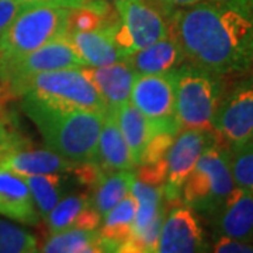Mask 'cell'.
<instances>
[{"label":"cell","instance_id":"obj_3","mask_svg":"<svg viewBox=\"0 0 253 253\" xmlns=\"http://www.w3.org/2000/svg\"><path fill=\"white\" fill-rule=\"evenodd\" d=\"M71 10L44 4H28L21 10L0 38V75L23 56L66 36Z\"/></svg>","mask_w":253,"mask_h":253},{"label":"cell","instance_id":"obj_19","mask_svg":"<svg viewBox=\"0 0 253 253\" xmlns=\"http://www.w3.org/2000/svg\"><path fill=\"white\" fill-rule=\"evenodd\" d=\"M44 219L48 224L49 234L79 228L97 229L101 222V217L93 207L90 196L87 194L65 196Z\"/></svg>","mask_w":253,"mask_h":253},{"label":"cell","instance_id":"obj_33","mask_svg":"<svg viewBox=\"0 0 253 253\" xmlns=\"http://www.w3.org/2000/svg\"><path fill=\"white\" fill-rule=\"evenodd\" d=\"M159 4H162L163 9L166 10V13L170 16L174 9H180V7H187V6H193L201 1H207V0H158Z\"/></svg>","mask_w":253,"mask_h":253},{"label":"cell","instance_id":"obj_20","mask_svg":"<svg viewBox=\"0 0 253 253\" xmlns=\"http://www.w3.org/2000/svg\"><path fill=\"white\" fill-rule=\"evenodd\" d=\"M94 165L103 173L134 170L135 168L128 145L120 131L114 111H107L104 114L97 141V154Z\"/></svg>","mask_w":253,"mask_h":253},{"label":"cell","instance_id":"obj_26","mask_svg":"<svg viewBox=\"0 0 253 253\" xmlns=\"http://www.w3.org/2000/svg\"><path fill=\"white\" fill-rule=\"evenodd\" d=\"M136 177L134 170H117L104 173L96 184L91 204L103 218L111 208L131 193L132 181Z\"/></svg>","mask_w":253,"mask_h":253},{"label":"cell","instance_id":"obj_9","mask_svg":"<svg viewBox=\"0 0 253 253\" xmlns=\"http://www.w3.org/2000/svg\"><path fill=\"white\" fill-rule=\"evenodd\" d=\"M114 3L120 18L117 40L126 56L170 33L168 20L146 0H114Z\"/></svg>","mask_w":253,"mask_h":253},{"label":"cell","instance_id":"obj_35","mask_svg":"<svg viewBox=\"0 0 253 253\" xmlns=\"http://www.w3.org/2000/svg\"><path fill=\"white\" fill-rule=\"evenodd\" d=\"M89 1H91V0H89Z\"/></svg>","mask_w":253,"mask_h":253},{"label":"cell","instance_id":"obj_29","mask_svg":"<svg viewBox=\"0 0 253 253\" xmlns=\"http://www.w3.org/2000/svg\"><path fill=\"white\" fill-rule=\"evenodd\" d=\"M27 138L20 135L17 131L14 129V126L11 123V118L4 111L1 103H0V151L4 149V148L13 146V145L27 142Z\"/></svg>","mask_w":253,"mask_h":253},{"label":"cell","instance_id":"obj_30","mask_svg":"<svg viewBox=\"0 0 253 253\" xmlns=\"http://www.w3.org/2000/svg\"><path fill=\"white\" fill-rule=\"evenodd\" d=\"M211 252L217 253H253V244L244 242L235 238L214 234Z\"/></svg>","mask_w":253,"mask_h":253},{"label":"cell","instance_id":"obj_14","mask_svg":"<svg viewBox=\"0 0 253 253\" xmlns=\"http://www.w3.org/2000/svg\"><path fill=\"white\" fill-rule=\"evenodd\" d=\"M79 165L48 148L33 149L28 141L0 151V166L23 177L48 173H73Z\"/></svg>","mask_w":253,"mask_h":253},{"label":"cell","instance_id":"obj_5","mask_svg":"<svg viewBox=\"0 0 253 253\" xmlns=\"http://www.w3.org/2000/svg\"><path fill=\"white\" fill-rule=\"evenodd\" d=\"M174 117L183 128H211L224 96L222 76L184 62L174 69Z\"/></svg>","mask_w":253,"mask_h":253},{"label":"cell","instance_id":"obj_21","mask_svg":"<svg viewBox=\"0 0 253 253\" xmlns=\"http://www.w3.org/2000/svg\"><path fill=\"white\" fill-rule=\"evenodd\" d=\"M126 61L138 73H162L173 71L186 62L179 41L172 33L151 45L126 55Z\"/></svg>","mask_w":253,"mask_h":253},{"label":"cell","instance_id":"obj_17","mask_svg":"<svg viewBox=\"0 0 253 253\" xmlns=\"http://www.w3.org/2000/svg\"><path fill=\"white\" fill-rule=\"evenodd\" d=\"M82 69L96 86L109 111H114L129 101L131 87L136 73L126 58L106 66H84Z\"/></svg>","mask_w":253,"mask_h":253},{"label":"cell","instance_id":"obj_12","mask_svg":"<svg viewBox=\"0 0 253 253\" xmlns=\"http://www.w3.org/2000/svg\"><path fill=\"white\" fill-rule=\"evenodd\" d=\"M131 194L136 200L135 221L129 241L121 246L120 252H156L165 218L163 187L135 177Z\"/></svg>","mask_w":253,"mask_h":253},{"label":"cell","instance_id":"obj_10","mask_svg":"<svg viewBox=\"0 0 253 253\" xmlns=\"http://www.w3.org/2000/svg\"><path fill=\"white\" fill-rule=\"evenodd\" d=\"M211 129L228 149L253 139V78L238 82L222 96Z\"/></svg>","mask_w":253,"mask_h":253},{"label":"cell","instance_id":"obj_11","mask_svg":"<svg viewBox=\"0 0 253 253\" xmlns=\"http://www.w3.org/2000/svg\"><path fill=\"white\" fill-rule=\"evenodd\" d=\"M218 142L211 128H183L166 154V177L163 196L169 203L180 200L181 187L208 146Z\"/></svg>","mask_w":253,"mask_h":253},{"label":"cell","instance_id":"obj_23","mask_svg":"<svg viewBox=\"0 0 253 253\" xmlns=\"http://www.w3.org/2000/svg\"><path fill=\"white\" fill-rule=\"evenodd\" d=\"M45 253H100L111 252L100 229H66L51 234L41 246Z\"/></svg>","mask_w":253,"mask_h":253},{"label":"cell","instance_id":"obj_28","mask_svg":"<svg viewBox=\"0 0 253 253\" xmlns=\"http://www.w3.org/2000/svg\"><path fill=\"white\" fill-rule=\"evenodd\" d=\"M40 252L36 236L26 229L0 219V253Z\"/></svg>","mask_w":253,"mask_h":253},{"label":"cell","instance_id":"obj_7","mask_svg":"<svg viewBox=\"0 0 253 253\" xmlns=\"http://www.w3.org/2000/svg\"><path fill=\"white\" fill-rule=\"evenodd\" d=\"M174 69L162 73H138L134 78L129 103L151 120L159 132L177 134L180 126L174 117Z\"/></svg>","mask_w":253,"mask_h":253},{"label":"cell","instance_id":"obj_2","mask_svg":"<svg viewBox=\"0 0 253 253\" xmlns=\"http://www.w3.org/2000/svg\"><path fill=\"white\" fill-rule=\"evenodd\" d=\"M21 107L48 149L72 162L94 163L103 113L56 106L28 96H21Z\"/></svg>","mask_w":253,"mask_h":253},{"label":"cell","instance_id":"obj_13","mask_svg":"<svg viewBox=\"0 0 253 253\" xmlns=\"http://www.w3.org/2000/svg\"><path fill=\"white\" fill-rule=\"evenodd\" d=\"M211 245L204 235L199 214L181 204L173 207L163 218L158 239V253L210 252Z\"/></svg>","mask_w":253,"mask_h":253},{"label":"cell","instance_id":"obj_16","mask_svg":"<svg viewBox=\"0 0 253 253\" xmlns=\"http://www.w3.org/2000/svg\"><path fill=\"white\" fill-rule=\"evenodd\" d=\"M211 221L218 235L253 244V196L235 186Z\"/></svg>","mask_w":253,"mask_h":253},{"label":"cell","instance_id":"obj_6","mask_svg":"<svg viewBox=\"0 0 253 253\" xmlns=\"http://www.w3.org/2000/svg\"><path fill=\"white\" fill-rule=\"evenodd\" d=\"M21 96L63 107L91 110L103 114L109 111L96 86L82 68L37 73L21 86L17 97Z\"/></svg>","mask_w":253,"mask_h":253},{"label":"cell","instance_id":"obj_22","mask_svg":"<svg viewBox=\"0 0 253 253\" xmlns=\"http://www.w3.org/2000/svg\"><path fill=\"white\" fill-rule=\"evenodd\" d=\"M114 116L120 131L128 145L132 162L135 168H138L141 165V159L148 142L152 136L161 132H158L154 123L145 117L141 111H138L129 101L114 110Z\"/></svg>","mask_w":253,"mask_h":253},{"label":"cell","instance_id":"obj_34","mask_svg":"<svg viewBox=\"0 0 253 253\" xmlns=\"http://www.w3.org/2000/svg\"><path fill=\"white\" fill-rule=\"evenodd\" d=\"M232 1H235L238 4H241V6H244L246 9L253 11V0H232Z\"/></svg>","mask_w":253,"mask_h":253},{"label":"cell","instance_id":"obj_24","mask_svg":"<svg viewBox=\"0 0 253 253\" xmlns=\"http://www.w3.org/2000/svg\"><path fill=\"white\" fill-rule=\"evenodd\" d=\"M24 179L27 181L41 218H45L65 196L71 194V184L73 180L71 173H48L26 176Z\"/></svg>","mask_w":253,"mask_h":253},{"label":"cell","instance_id":"obj_4","mask_svg":"<svg viewBox=\"0 0 253 253\" xmlns=\"http://www.w3.org/2000/svg\"><path fill=\"white\" fill-rule=\"evenodd\" d=\"M234 187L228 149L215 142L201 154L181 187L180 200L199 215L212 219Z\"/></svg>","mask_w":253,"mask_h":253},{"label":"cell","instance_id":"obj_1","mask_svg":"<svg viewBox=\"0 0 253 253\" xmlns=\"http://www.w3.org/2000/svg\"><path fill=\"white\" fill-rule=\"evenodd\" d=\"M170 33L186 62L219 76L253 68V11L232 0H207L174 9Z\"/></svg>","mask_w":253,"mask_h":253},{"label":"cell","instance_id":"obj_32","mask_svg":"<svg viewBox=\"0 0 253 253\" xmlns=\"http://www.w3.org/2000/svg\"><path fill=\"white\" fill-rule=\"evenodd\" d=\"M30 4H44V6H56V7H68V9H81L89 6V0H20Z\"/></svg>","mask_w":253,"mask_h":253},{"label":"cell","instance_id":"obj_27","mask_svg":"<svg viewBox=\"0 0 253 253\" xmlns=\"http://www.w3.org/2000/svg\"><path fill=\"white\" fill-rule=\"evenodd\" d=\"M228 154L235 186L253 196V139L238 148L228 149Z\"/></svg>","mask_w":253,"mask_h":253},{"label":"cell","instance_id":"obj_15","mask_svg":"<svg viewBox=\"0 0 253 253\" xmlns=\"http://www.w3.org/2000/svg\"><path fill=\"white\" fill-rule=\"evenodd\" d=\"M118 26L120 20L94 30H68L66 38L86 66H106L126 58L118 44Z\"/></svg>","mask_w":253,"mask_h":253},{"label":"cell","instance_id":"obj_18","mask_svg":"<svg viewBox=\"0 0 253 253\" xmlns=\"http://www.w3.org/2000/svg\"><path fill=\"white\" fill-rule=\"evenodd\" d=\"M0 214L26 225H38L37 211L27 181L0 166Z\"/></svg>","mask_w":253,"mask_h":253},{"label":"cell","instance_id":"obj_31","mask_svg":"<svg viewBox=\"0 0 253 253\" xmlns=\"http://www.w3.org/2000/svg\"><path fill=\"white\" fill-rule=\"evenodd\" d=\"M28 4L30 3H24L20 0H0V38L18 13Z\"/></svg>","mask_w":253,"mask_h":253},{"label":"cell","instance_id":"obj_25","mask_svg":"<svg viewBox=\"0 0 253 253\" xmlns=\"http://www.w3.org/2000/svg\"><path fill=\"white\" fill-rule=\"evenodd\" d=\"M135 214L136 200L129 193L101 218L103 224L100 232L109 244L111 252H120L121 246L129 241Z\"/></svg>","mask_w":253,"mask_h":253},{"label":"cell","instance_id":"obj_8","mask_svg":"<svg viewBox=\"0 0 253 253\" xmlns=\"http://www.w3.org/2000/svg\"><path fill=\"white\" fill-rule=\"evenodd\" d=\"M84 66L86 63L73 49L66 36L61 37L23 56L1 73L0 91L7 93L11 97H17L21 86L37 73L58 69H78Z\"/></svg>","mask_w":253,"mask_h":253}]
</instances>
